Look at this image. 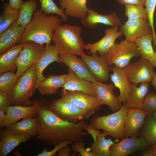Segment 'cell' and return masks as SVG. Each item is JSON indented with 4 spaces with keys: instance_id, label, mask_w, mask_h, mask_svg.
Returning a JSON list of instances; mask_svg holds the SVG:
<instances>
[{
    "instance_id": "cell-34",
    "label": "cell",
    "mask_w": 156,
    "mask_h": 156,
    "mask_svg": "<svg viewBox=\"0 0 156 156\" xmlns=\"http://www.w3.org/2000/svg\"><path fill=\"white\" fill-rule=\"evenodd\" d=\"M3 8V11L0 16V33L16 21L20 14V10L12 8L9 3L5 4Z\"/></svg>"
},
{
    "instance_id": "cell-41",
    "label": "cell",
    "mask_w": 156,
    "mask_h": 156,
    "mask_svg": "<svg viewBox=\"0 0 156 156\" xmlns=\"http://www.w3.org/2000/svg\"><path fill=\"white\" fill-rule=\"evenodd\" d=\"M85 147L83 142H81L72 143L71 148L74 153L78 152L79 153V155L82 156H95L92 153L85 148Z\"/></svg>"
},
{
    "instance_id": "cell-15",
    "label": "cell",
    "mask_w": 156,
    "mask_h": 156,
    "mask_svg": "<svg viewBox=\"0 0 156 156\" xmlns=\"http://www.w3.org/2000/svg\"><path fill=\"white\" fill-rule=\"evenodd\" d=\"M118 29V27L106 29L105 31V35L102 38L95 43L85 44L84 49L90 50L89 54L97 52L100 55L105 56L115 43L116 39L122 35Z\"/></svg>"
},
{
    "instance_id": "cell-48",
    "label": "cell",
    "mask_w": 156,
    "mask_h": 156,
    "mask_svg": "<svg viewBox=\"0 0 156 156\" xmlns=\"http://www.w3.org/2000/svg\"><path fill=\"white\" fill-rule=\"evenodd\" d=\"M6 117V112L3 110L0 109V128H2L3 122Z\"/></svg>"
},
{
    "instance_id": "cell-4",
    "label": "cell",
    "mask_w": 156,
    "mask_h": 156,
    "mask_svg": "<svg viewBox=\"0 0 156 156\" xmlns=\"http://www.w3.org/2000/svg\"><path fill=\"white\" fill-rule=\"evenodd\" d=\"M35 63L18 78L13 88L7 92L10 105L29 106L32 105L30 99L37 88Z\"/></svg>"
},
{
    "instance_id": "cell-39",
    "label": "cell",
    "mask_w": 156,
    "mask_h": 156,
    "mask_svg": "<svg viewBox=\"0 0 156 156\" xmlns=\"http://www.w3.org/2000/svg\"><path fill=\"white\" fill-rule=\"evenodd\" d=\"M142 109L149 114L156 111V93L151 92L147 94L144 99Z\"/></svg>"
},
{
    "instance_id": "cell-25",
    "label": "cell",
    "mask_w": 156,
    "mask_h": 156,
    "mask_svg": "<svg viewBox=\"0 0 156 156\" xmlns=\"http://www.w3.org/2000/svg\"><path fill=\"white\" fill-rule=\"evenodd\" d=\"M34 136L28 134H12L0 130V156H6L21 143Z\"/></svg>"
},
{
    "instance_id": "cell-23",
    "label": "cell",
    "mask_w": 156,
    "mask_h": 156,
    "mask_svg": "<svg viewBox=\"0 0 156 156\" xmlns=\"http://www.w3.org/2000/svg\"><path fill=\"white\" fill-rule=\"evenodd\" d=\"M38 124L36 117H29L1 129L3 131L18 135L28 134L33 136L38 134Z\"/></svg>"
},
{
    "instance_id": "cell-33",
    "label": "cell",
    "mask_w": 156,
    "mask_h": 156,
    "mask_svg": "<svg viewBox=\"0 0 156 156\" xmlns=\"http://www.w3.org/2000/svg\"><path fill=\"white\" fill-rule=\"evenodd\" d=\"M140 134L150 146L156 144V122L152 114L146 116Z\"/></svg>"
},
{
    "instance_id": "cell-37",
    "label": "cell",
    "mask_w": 156,
    "mask_h": 156,
    "mask_svg": "<svg viewBox=\"0 0 156 156\" xmlns=\"http://www.w3.org/2000/svg\"><path fill=\"white\" fill-rule=\"evenodd\" d=\"M18 79L13 71L1 74L0 76V91L9 92L14 87Z\"/></svg>"
},
{
    "instance_id": "cell-29",
    "label": "cell",
    "mask_w": 156,
    "mask_h": 156,
    "mask_svg": "<svg viewBox=\"0 0 156 156\" xmlns=\"http://www.w3.org/2000/svg\"><path fill=\"white\" fill-rule=\"evenodd\" d=\"M64 83V75H51L40 83L37 88L42 95H52L56 94L59 88L63 87Z\"/></svg>"
},
{
    "instance_id": "cell-38",
    "label": "cell",
    "mask_w": 156,
    "mask_h": 156,
    "mask_svg": "<svg viewBox=\"0 0 156 156\" xmlns=\"http://www.w3.org/2000/svg\"><path fill=\"white\" fill-rule=\"evenodd\" d=\"M145 6L148 14V21L152 28L153 46L156 48V34L154 26V15L156 6V0H145Z\"/></svg>"
},
{
    "instance_id": "cell-16",
    "label": "cell",
    "mask_w": 156,
    "mask_h": 156,
    "mask_svg": "<svg viewBox=\"0 0 156 156\" xmlns=\"http://www.w3.org/2000/svg\"><path fill=\"white\" fill-rule=\"evenodd\" d=\"M149 114L142 109H128L125 122V138L137 136Z\"/></svg>"
},
{
    "instance_id": "cell-28",
    "label": "cell",
    "mask_w": 156,
    "mask_h": 156,
    "mask_svg": "<svg viewBox=\"0 0 156 156\" xmlns=\"http://www.w3.org/2000/svg\"><path fill=\"white\" fill-rule=\"evenodd\" d=\"M149 83H141L139 87L133 85L124 105L128 109L131 108L142 109L143 101L147 94Z\"/></svg>"
},
{
    "instance_id": "cell-35",
    "label": "cell",
    "mask_w": 156,
    "mask_h": 156,
    "mask_svg": "<svg viewBox=\"0 0 156 156\" xmlns=\"http://www.w3.org/2000/svg\"><path fill=\"white\" fill-rule=\"evenodd\" d=\"M125 6V15L128 20H143L148 21L147 12L144 6L133 4L126 5Z\"/></svg>"
},
{
    "instance_id": "cell-17",
    "label": "cell",
    "mask_w": 156,
    "mask_h": 156,
    "mask_svg": "<svg viewBox=\"0 0 156 156\" xmlns=\"http://www.w3.org/2000/svg\"><path fill=\"white\" fill-rule=\"evenodd\" d=\"M87 16L81 19V22L84 26L90 29H94L98 23L110 26L112 27H120L122 25L120 18L117 13L114 12L109 14H99L92 9L88 8Z\"/></svg>"
},
{
    "instance_id": "cell-10",
    "label": "cell",
    "mask_w": 156,
    "mask_h": 156,
    "mask_svg": "<svg viewBox=\"0 0 156 156\" xmlns=\"http://www.w3.org/2000/svg\"><path fill=\"white\" fill-rule=\"evenodd\" d=\"M61 98L64 101L73 104L79 108L92 112L94 114L102 105L96 97L83 92L62 89Z\"/></svg>"
},
{
    "instance_id": "cell-11",
    "label": "cell",
    "mask_w": 156,
    "mask_h": 156,
    "mask_svg": "<svg viewBox=\"0 0 156 156\" xmlns=\"http://www.w3.org/2000/svg\"><path fill=\"white\" fill-rule=\"evenodd\" d=\"M149 146L142 137L134 136L125 137L110 146V156H127L136 151L146 149Z\"/></svg>"
},
{
    "instance_id": "cell-36",
    "label": "cell",
    "mask_w": 156,
    "mask_h": 156,
    "mask_svg": "<svg viewBox=\"0 0 156 156\" xmlns=\"http://www.w3.org/2000/svg\"><path fill=\"white\" fill-rule=\"evenodd\" d=\"M38 0L40 3V9L42 11L49 15L51 14H55L60 16L63 21L68 20V16L63 10L56 5L53 0Z\"/></svg>"
},
{
    "instance_id": "cell-1",
    "label": "cell",
    "mask_w": 156,
    "mask_h": 156,
    "mask_svg": "<svg viewBox=\"0 0 156 156\" xmlns=\"http://www.w3.org/2000/svg\"><path fill=\"white\" fill-rule=\"evenodd\" d=\"M32 104L36 105L38 112L35 117L39 127L37 139L45 144L54 146L62 142H83L88 133L84 129L88 125L85 120L74 124L62 119L50 109V104L43 98H35Z\"/></svg>"
},
{
    "instance_id": "cell-19",
    "label": "cell",
    "mask_w": 156,
    "mask_h": 156,
    "mask_svg": "<svg viewBox=\"0 0 156 156\" xmlns=\"http://www.w3.org/2000/svg\"><path fill=\"white\" fill-rule=\"evenodd\" d=\"M113 74L110 75L112 81L115 87L120 91L118 96L120 103H125L133 85L124 69L114 65L110 67Z\"/></svg>"
},
{
    "instance_id": "cell-42",
    "label": "cell",
    "mask_w": 156,
    "mask_h": 156,
    "mask_svg": "<svg viewBox=\"0 0 156 156\" xmlns=\"http://www.w3.org/2000/svg\"><path fill=\"white\" fill-rule=\"evenodd\" d=\"M10 106L7 92L0 91V109L3 110L6 113Z\"/></svg>"
},
{
    "instance_id": "cell-46",
    "label": "cell",
    "mask_w": 156,
    "mask_h": 156,
    "mask_svg": "<svg viewBox=\"0 0 156 156\" xmlns=\"http://www.w3.org/2000/svg\"><path fill=\"white\" fill-rule=\"evenodd\" d=\"M71 148L68 147H65L60 149L58 152V156H68L71 151Z\"/></svg>"
},
{
    "instance_id": "cell-32",
    "label": "cell",
    "mask_w": 156,
    "mask_h": 156,
    "mask_svg": "<svg viewBox=\"0 0 156 156\" xmlns=\"http://www.w3.org/2000/svg\"><path fill=\"white\" fill-rule=\"evenodd\" d=\"M37 3L35 0L23 2L20 9V14L16 22L19 25L26 27L31 22L35 11L37 10Z\"/></svg>"
},
{
    "instance_id": "cell-3",
    "label": "cell",
    "mask_w": 156,
    "mask_h": 156,
    "mask_svg": "<svg viewBox=\"0 0 156 156\" xmlns=\"http://www.w3.org/2000/svg\"><path fill=\"white\" fill-rule=\"evenodd\" d=\"M82 27L65 24L55 27L51 40L59 54H70L82 56L84 44L81 37Z\"/></svg>"
},
{
    "instance_id": "cell-7",
    "label": "cell",
    "mask_w": 156,
    "mask_h": 156,
    "mask_svg": "<svg viewBox=\"0 0 156 156\" xmlns=\"http://www.w3.org/2000/svg\"><path fill=\"white\" fill-rule=\"evenodd\" d=\"M49 108L62 120L74 124L86 120L94 114L92 112L82 109L66 102L61 98L53 101L50 104Z\"/></svg>"
},
{
    "instance_id": "cell-27",
    "label": "cell",
    "mask_w": 156,
    "mask_h": 156,
    "mask_svg": "<svg viewBox=\"0 0 156 156\" xmlns=\"http://www.w3.org/2000/svg\"><path fill=\"white\" fill-rule=\"evenodd\" d=\"M60 8L68 16L81 19L88 15L87 0H60Z\"/></svg>"
},
{
    "instance_id": "cell-51",
    "label": "cell",
    "mask_w": 156,
    "mask_h": 156,
    "mask_svg": "<svg viewBox=\"0 0 156 156\" xmlns=\"http://www.w3.org/2000/svg\"><path fill=\"white\" fill-rule=\"evenodd\" d=\"M152 115L154 120L156 122V111L153 113Z\"/></svg>"
},
{
    "instance_id": "cell-22",
    "label": "cell",
    "mask_w": 156,
    "mask_h": 156,
    "mask_svg": "<svg viewBox=\"0 0 156 156\" xmlns=\"http://www.w3.org/2000/svg\"><path fill=\"white\" fill-rule=\"evenodd\" d=\"M16 21L0 33V55L16 45L24 31L25 27L18 25Z\"/></svg>"
},
{
    "instance_id": "cell-20",
    "label": "cell",
    "mask_w": 156,
    "mask_h": 156,
    "mask_svg": "<svg viewBox=\"0 0 156 156\" xmlns=\"http://www.w3.org/2000/svg\"><path fill=\"white\" fill-rule=\"evenodd\" d=\"M68 73L64 75V84L63 89L83 92L92 96L96 97L92 83L84 78L78 77L73 70L68 68Z\"/></svg>"
},
{
    "instance_id": "cell-2",
    "label": "cell",
    "mask_w": 156,
    "mask_h": 156,
    "mask_svg": "<svg viewBox=\"0 0 156 156\" xmlns=\"http://www.w3.org/2000/svg\"><path fill=\"white\" fill-rule=\"evenodd\" d=\"M58 15H48L37 9L31 22L26 26L18 43L32 41L43 45L51 44V37L56 26L63 20Z\"/></svg>"
},
{
    "instance_id": "cell-21",
    "label": "cell",
    "mask_w": 156,
    "mask_h": 156,
    "mask_svg": "<svg viewBox=\"0 0 156 156\" xmlns=\"http://www.w3.org/2000/svg\"><path fill=\"white\" fill-rule=\"evenodd\" d=\"M59 55L54 45L51 44H46L45 50L35 63L37 86L46 78L43 72L46 67L54 62L60 63Z\"/></svg>"
},
{
    "instance_id": "cell-50",
    "label": "cell",
    "mask_w": 156,
    "mask_h": 156,
    "mask_svg": "<svg viewBox=\"0 0 156 156\" xmlns=\"http://www.w3.org/2000/svg\"><path fill=\"white\" fill-rule=\"evenodd\" d=\"M149 147L153 152L155 155V156H156V144L150 146Z\"/></svg>"
},
{
    "instance_id": "cell-30",
    "label": "cell",
    "mask_w": 156,
    "mask_h": 156,
    "mask_svg": "<svg viewBox=\"0 0 156 156\" xmlns=\"http://www.w3.org/2000/svg\"><path fill=\"white\" fill-rule=\"evenodd\" d=\"M153 40V35L151 34L137 38L134 42L140 49L141 57L147 60L156 68V53L152 46Z\"/></svg>"
},
{
    "instance_id": "cell-52",
    "label": "cell",
    "mask_w": 156,
    "mask_h": 156,
    "mask_svg": "<svg viewBox=\"0 0 156 156\" xmlns=\"http://www.w3.org/2000/svg\"><path fill=\"white\" fill-rule=\"evenodd\" d=\"M155 51V52H156V51Z\"/></svg>"
},
{
    "instance_id": "cell-5",
    "label": "cell",
    "mask_w": 156,
    "mask_h": 156,
    "mask_svg": "<svg viewBox=\"0 0 156 156\" xmlns=\"http://www.w3.org/2000/svg\"><path fill=\"white\" fill-rule=\"evenodd\" d=\"M128 109L123 104L120 108L107 115L94 116L90 125L93 127L106 131L116 140L125 138V122Z\"/></svg>"
},
{
    "instance_id": "cell-31",
    "label": "cell",
    "mask_w": 156,
    "mask_h": 156,
    "mask_svg": "<svg viewBox=\"0 0 156 156\" xmlns=\"http://www.w3.org/2000/svg\"><path fill=\"white\" fill-rule=\"evenodd\" d=\"M108 135L107 132L103 131L97 136L91 146L86 149L95 156H110V147L118 140L113 141L110 138L106 139L105 137Z\"/></svg>"
},
{
    "instance_id": "cell-26",
    "label": "cell",
    "mask_w": 156,
    "mask_h": 156,
    "mask_svg": "<svg viewBox=\"0 0 156 156\" xmlns=\"http://www.w3.org/2000/svg\"><path fill=\"white\" fill-rule=\"evenodd\" d=\"M23 43H19L12 47L0 56V75L17 69V62L22 50Z\"/></svg>"
},
{
    "instance_id": "cell-43",
    "label": "cell",
    "mask_w": 156,
    "mask_h": 156,
    "mask_svg": "<svg viewBox=\"0 0 156 156\" xmlns=\"http://www.w3.org/2000/svg\"><path fill=\"white\" fill-rule=\"evenodd\" d=\"M122 5L127 4H133L141 5L144 6L145 5V0H116Z\"/></svg>"
},
{
    "instance_id": "cell-47",
    "label": "cell",
    "mask_w": 156,
    "mask_h": 156,
    "mask_svg": "<svg viewBox=\"0 0 156 156\" xmlns=\"http://www.w3.org/2000/svg\"><path fill=\"white\" fill-rule=\"evenodd\" d=\"M141 155L143 156H155V155L149 146L142 153Z\"/></svg>"
},
{
    "instance_id": "cell-49",
    "label": "cell",
    "mask_w": 156,
    "mask_h": 156,
    "mask_svg": "<svg viewBox=\"0 0 156 156\" xmlns=\"http://www.w3.org/2000/svg\"><path fill=\"white\" fill-rule=\"evenodd\" d=\"M151 85L156 90V71H154L151 81Z\"/></svg>"
},
{
    "instance_id": "cell-24",
    "label": "cell",
    "mask_w": 156,
    "mask_h": 156,
    "mask_svg": "<svg viewBox=\"0 0 156 156\" xmlns=\"http://www.w3.org/2000/svg\"><path fill=\"white\" fill-rule=\"evenodd\" d=\"M37 112V107L34 104L29 106H10L7 110L6 117L3 122L2 128L21 119L29 117H35Z\"/></svg>"
},
{
    "instance_id": "cell-44",
    "label": "cell",
    "mask_w": 156,
    "mask_h": 156,
    "mask_svg": "<svg viewBox=\"0 0 156 156\" xmlns=\"http://www.w3.org/2000/svg\"><path fill=\"white\" fill-rule=\"evenodd\" d=\"M84 130H86L88 133L92 136L94 141L96 140L97 136L101 133L99 129H96L89 125Z\"/></svg>"
},
{
    "instance_id": "cell-9",
    "label": "cell",
    "mask_w": 156,
    "mask_h": 156,
    "mask_svg": "<svg viewBox=\"0 0 156 156\" xmlns=\"http://www.w3.org/2000/svg\"><path fill=\"white\" fill-rule=\"evenodd\" d=\"M154 66L146 59L141 57L129 63L124 69L133 85L151 82L154 73Z\"/></svg>"
},
{
    "instance_id": "cell-40",
    "label": "cell",
    "mask_w": 156,
    "mask_h": 156,
    "mask_svg": "<svg viewBox=\"0 0 156 156\" xmlns=\"http://www.w3.org/2000/svg\"><path fill=\"white\" fill-rule=\"evenodd\" d=\"M72 144V143L68 141H64L54 146V148L51 150L48 151L46 148H44L41 153H39L37 156H55L56 153L60 149L68 145Z\"/></svg>"
},
{
    "instance_id": "cell-13",
    "label": "cell",
    "mask_w": 156,
    "mask_h": 156,
    "mask_svg": "<svg viewBox=\"0 0 156 156\" xmlns=\"http://www.w3.org/2000/svg\"><path fill=\"white\" fill-rule=\"evenodd\" d=\"M92 83L96 97L101 105H108L111 110L115 112L118 110L122 105L118 96L114 93L115 86L114 84H108L96 81Z\"/></svg>"
},
{
    "instance_id": "cell-12",
    "label": "cell",
    "mask_w": 156,
    "mask_h": 156,
    "mask_svg": "<svg viewBox=\"0 0 156 156\" xmlns=\"http://www.w3.org/2000/svg\"><path fill=\"white\" fill-rule=\"evenodd\" d=\"M91 56L85 53L81 58L87 64L89 70L96 80L103 82L108 81L110 75L111 69L104 56L100 55L97 52L93 53Z\"/></svg>"
},
{
    "instance_id": "cell-14",
    "label": "cell",
    "mask_w": 156,
    "mask_h": 156,
    "mask_svg": "<svg viewBox=\"0 0 156 156\" xmlns=\"http://www.w3.org/2000/svg\"><path fill=\"white\" fill-rule=\"evenodd\" d=\"M120 31L129 42H134L137 38L152 34V29L148 21L128 20L120 26Z\"/></svg>"
},
{
    "instance_id": "cell-18",
    "label": "cell",
    "mask_w": 156,
    "mask_h": 156,
    "mask_svg": "<svg viewBox=\"0 0 156 156\" xmlns=\"http://www.w3.org/2000/svg\"><path fill=\"white\" fill-rule=\"evenodd\" d=\"M59 60L60 63H64L79 77L85 79L92 82L96 81L85 62L75 55L59 54Z\"/></svg>"
},
{
    "instance_id": "cell-8",
    "label": "cell",
    "mask_w": 156,
    "mask_h": 156,
    "mask_svg": "<svg viewBox=\"0 0 156 156\" xmlns=\"http://www.w3.org/2000/svg\"><path fill=\"white\" fill-rule=\"evenodd\" d=\"M46 48V46L32 41L23 43L18 57L16 75L19 78L33 64L35 63Z\"/></svg>"
},
{
    "instance_id": "cell-6",
    "label": "cell",
    "mask_w": 156,
    "mask_h": 156,
    "mask_svg": "<svg viewBox=\"0 0 156 156\" xmlns=\"http://www.w3.org/2000/svg\"><path fill=\"white\" fill-rule=\"evenodd\" d=\"M140 56V49L136 44L125 39L120 43H115L104 57L109 66L114 64L124 68L130 63L132 58Z\"/></svg>"
},
{
    "instance_id": "cell-45",
    "label": "cell",
    "mask_w": 156,
    "mask_h": 156,
    "mask_svg": "<svg viewBox=\"0 0 156 156\" xmlns=\"http://www.w3.org/2000/svg\"><path fill=\"white\" fill-rule=\"evenodd\" d=\"M23 2L22 0H9V4L12 8L15 10H20Z\"/></svg>"
}]
</instances>
